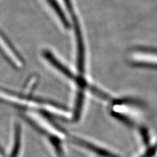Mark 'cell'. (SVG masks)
Masks as SVG:
<instances>
[{
	"label": "cell",
	"mask_w": 157,
	"mask_h": 157,
	"mask_svg": "<svg viewBox=\"0 0 157 157\" xmlns=\"http://www.w3.org/2000/svg\"><path fill=\"white\" fill-rule=\"evenodd\" d=\"M0 51L7 60L16 68H21L23 65L22 59L9 43L7 38L0 31Z\"/></svg>",
	"instance_id": "cell-1"
},
{
	"label": "cell",
	"mask_w": 157,
	"mask_h": 157,
	"mask_svg": "<svg viewBox=\"0 0 157 157\" xmlns=\"http://www.w3.org/2000/svg\"><path fill=\"white\" fill-rule=\"evenodd\" d=\"M134 62L136 64L157 67V51L141 48L134 54Z\"/></svg>",
	"instance_id": "cell-2"
},
{
	"label": "cell",
	"mask_w": 157,
	"mask_h": 157,
	"mask_svg": "<svg viewBox=\"0 0 157 157\" xmlns=\"http://www.w3.org/2000/svg\"><path fill=\"white\" fill-rule=\"evenodd\" d=\"M72 140L74 143L80 145L81 146H82L83 147H85L86 149L92 151L93 153H94L98 155H100L101 157H119L113 154L109 153V151H106L105 149H104L100 147H98V146L92 144L90 143H88V142L81 140L80 138H78V137H72Z\"/></svg>",
	"instance_id": "cell-3"
},
{
	"label": "cell",
	"mask_w": 157,
	"mask_h": 157,
	"mask_svg": "<svg viewBox=\"0 0 157 157\" xmlns=\"http://www.w3.org/2000/svg\"><path fill=\"white\" fill-rule=\"evenodd\" d=\"M47 2L54 9V11H55L59 18H60L61 22L62 23L63 25L64 26V27L66 28H68L70 27V24H69L66 17H65V14L62 12L61 8L59 6V5L56 2V0H47Z\"/></svg>",
	"instance_id": "cell-4"
},
{
	"label": "cell",
	"mask_w": 157,
	"mask_h": 157,
	"mask_svg": "<svg viewBox=\"0 0 157 157\" xmlns=\"http://www.w3.org/2000/svg\"><path fill=\"white\" fill-rule=\"evenodd\" d=\"M156 148H157V147H156V146L154 149L150 150V151L148 152V153H147L145 156H144L143 157H149V156L155 151V149H156Z\"/></svg>",
	"instance_id": "cell-5"
}]
</instances>
